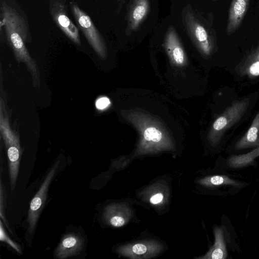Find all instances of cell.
Here are the masks:
<instances>
[{
	"label": "cell",
	"mask_w": 259,
	"mask_h": 259,
	"mask_svg": "<svg viewBox=\"0 0 259 259\" xmlns=\"http://www.w3.org/2000/svg\"><path fill=\"white\" fill-rule=\"evenodd\" d=\"M1 25L4 26L7 41L17 60L27 65L36 85L40 82V75L37 65L25 46L30 37L27 25L24 18L6 2L1 7Z\"/></svg>",
	"instance_id": "1"
},
{
	"label": "cell",
	"mask_w": 259,
	"mask_h": 259,
	"mask_svg": "<svg viewBox=\"0 0 259 259\" xmlns=\"http://www.w3.org/2000/svg\"><path fill=\"white\" fill-rule=\"evenodd\" d=\"M1 106L0 128L7 151L11 189L14 190L18 178L21 157V147L17 136L11 130L8 117L4 116Z\"/></svg>",
	"instance_id": "2"
},
{
	"label": "cell",
	"mask_w": 259,
	"mask_h": 259,
	"mask_svg": "<svg viewBox=\"0 0 259 259\" xmlns=\"http://www.w3.org/2000/svg\"><path fill=\"white\" fill-rule=\"evenodd\" d=\"M249 104V99L247 98L235 101L215 120L210 136L214 145L218 144L224 133L241 119Z\"/></svg>",
	"instance_id": "3"
},
{
	"label": "cell",
	"mask_w": 259,
	"mask_h": 259,
	"mask_svg": "<svg viewBox=\"0 0 259 259\" xmlns=\"http://www.w3.org/2000/svg\"><path fill=\"white\" fill-rule=\"evenodd\" d=\"M70 8L78 27L82 32L89 44L101 58L106 55L105 41L95 27L90 17L74 2L70 3Z\"/></svg>",
	"instance_id": "4"
},
{
	"label": "cell",
	"mask_w": 259,
	"mask_h": 259,
	"mask_svg": "<svg viewBox=\"0 0 259 259\" xmlns=\"http://www.w3.org/2000/svg\"><path fill=\"white\" fill-rule=\"evenodd\" d=\"M58 164L59 161H57L51 167L30 202L27 217L29 233H33L36 227L39 215L45 204L49 186L55 176Z\"/></svg>",
	"instance_id": "5"
},
{
	"label": "cell",
	"mask_w": 259,
	"mask_h": 259,
	"mask_svg": "<svg viewBox=\"0 0 259 259\" xmlns=\"http://www.w3.org/2000/svg\"><path fill=\"white\" fill-rule=\"evenodd\" d=\"M184 18L188 34L201 52L206 56L209 55L213 50L214 41L207 29L189 11Z\"/></svg>",
	"instance_id": "6"
},
{
	"label": "cell",
	"mask_w": 259,
	"mask_h": 259,
	"mask_svg": "<svg viewBox=\"0 0 259 259\" xmlns=\"http://www.w3.org/2000/svg\"><path fill=\"white\" fill-rule=\"evenodd\" d=\"M49 8L52 17L60 29L72 41L80 46L78 29L69 18L64 3L62 0H51Z\"/></svg>",
	"instance_id": "7"
},
{
	"label": "cell",
	"mask_w": 259,
	"mask_h": 259,
	"mask_svg": "<svg viewBox=\"0 0 259 259\" xmlns=\"http://www.w3.org/2000/svg\"><path fill=\"white\" fill-rule=\"evenodd\" d=\"M84 240L79 234L71 233L66 234L55 251V256L64 259L78 254L82 250Z\"/></svg>",
	"instance_id": "8"
},
{
	"label": "cell",
	"mask_w": 259,
	"mask_h": 259,
	"mask_svg": "<svg viewBox=\"0 0 259 259\" xmlns=\"http://www.w3.org/2000/svg\"><path fill=\"white\" fill-rule=\"evenodd\" d=\"M249 0H232L229 10L226 28L227 33L230 35L239 27L247 11Z\"/></svg>",
	"instance_id": "9"
},
{
	"label": "cell",
	"mask_w": 259,
	"mask_h": 259,
	"mask_svg": "<svg viewBox=\"0 0 259 259\" xmlns=\"http://www.w3.org/2000/svg\"><path fill=\"white\" fill-rule=\"evenodd\" d=\"M161 246L159 244L153 242L137 243L123 246L119 248L118 251L123 255L132 258H143L152 256L160 251Z\"/></svg>",
	"instance_id": "10"
},
{
	"label": "cell",
	"mask_w": 259,
	"mask_h": 259,
	"mask_svg": "<svg viewBox=\"0 0 259 259\" xmlns=\"http://www.w3.org/2000/svg\"><path fill=\"white\" fill-rule=\"evenodd\" d=\"M164 47L170 58L178 65H183L185 55L178 34L172 26H170L165 34Z\"/></svg>",
	"instance_id": "11"
},
{
	"label": "cell",
	"mask_w": 259,
	"mask_h": 259,
	"mask_svg": "<svg viewBox=\"0 0 259 259\" xmlns=\"http://www.w3.org/2000/svg\"><path fill=\"white\" fill-rule=\"evenodd\" d=\"M236 72L240 76L250 78L259 76V45L240 63Z\"/></svg>",
	"instance_id": "12"
},
{
	"label": "cell",
	"mask_w": 259,
	"mask_h": 259,
	"mask_svg": "<svg viewBox=\"0 0 259 259\" xmlns=\"http://www.w3.org/2000/svg\"><path fill=\"white\" fill-rule=\"evenodd\" d=\"M149 0H134L128 14V29L136 30L145 19L149 11Z\"/></svg>",
	"instance_id": "13"
},
{
	"label": "cell",
	"mask_w": 259,
	"mask_h": 259,
	"mask_svg": "<svg viewBox=\"0 0 259 259\" xmlns=\"http://www.w3.org/2000/svg\"><path fill=\"white\" fill-rule=\"evenodd\" d=\"M259 147V112L253 119L245 134L237 141L235 148L237 150Z\"/></svg>",
	"instance_id": "14"
},
{
	"label": "cell",
	"mask_w": 259,
	"mask_h": 259,
	"mask_svg": "<svg viewBox=\"0 0 259 259\" xmlns=\"http://www.w3.org/2000/svg\"><path fill=\"white\" fill-rule=\"evenodd\" d=\"M215 241L213 245L209 251L202 258L205 259H226L227 252L224 232L222 228L215 227L214 230Z\"/></svg>",
	"instance_id": "15"
},
{
	"label": "cell",
	"mask_w": 259,
	"mask_h": 259,
	"mask_svg": "<svg viewBox=\"0 0 259 259\" xmlns=\"http://www.w3.org/2000/svg\"><path fill=\"white\" fill-rule=\"evenodd\" d=\"M258 156L259 147L246 154L231 156L228 160V164L233 168L242 167L251 164Z\"/></svg>",
	"instance_id": "16"
},
{
	"label": "cell",
	"mask_w": 259,
	"mask_h": 259,
	"mask_svg": "<svg viewBox=\"0 0 259 259\" xmlns=\"http://www.w3.org/2000/svg\"><path fill=\"white\" fill-rule=\"evenodd\" d=\"M202 183L207 186L231 185L239 187L242 184L238 183L227 176L216 175L207 177L202 180Z\"/></svg>",
	"instance_id": "17"
},
{
	"label": "cell",
	"mask_w": 259,
	"mask_h": 259,
	"mask_svg": "<svg viewBox=\"0 0 259 259\" xmlns=\"http://www.w3.org/2000/svg\"><path fill=\"white\" fill-rule=\"evenodd\" d=\"M162 137L160 131L154 127L147 128L144 133V139L147 142L158 143L161 141Z\"/></svg>",
	"instance_id": "18"
},
{
	"label": "cell",
	"mask_w": 259,
	"mask_h": 259,
	"mask_svg": "<svg viewBox=\"0 0 259 259\" xmlns=\"http://www.w3.org/2000/svg\"><path fill=\"white\" fill-rule=\"evenodd\" d=\"M0 240L1 241L4 242L9 244L11 247L15 249L17 252L21 253V248L20 246L13 241L7 235L3 226L2 220L0 221Z\"/></svg>",
	"instance_id": "19"
},
{
	"label": "cell",
	"mask_w": 259,
	"mask_h": 259,
	"mask_svg": "<svg viewBox=\"0 0 259 259\" xmlns=\"http://www.w3.org/2000/svg\"><path fill=\"white\" fill-rule=\"evenodd\" d=\"M1 197H0V215L1 218L3 220V222L4 223L6 227L10 229L9 226L8 224V222L7 221L6 218L5 217V194L4 191V187H3V185L2 181H1Z\"/></svg>",
	"instance_id": "20"
},
{
	"label": "cell",
	"mask_w": 259,
	"mask_h": 259,
	"mask_svg": "<svg viewBox=\"0 0 259 259\" xmlns=\"http://www.w3.org/2000/svg\"><path fill=\"white\" fill-rule=\"evenodd\" d=\"M104 218L113 227H120L125 224L124 219L120 215H111Z\"/></svg>",
	"instance_id": "21"
},
{
	"label": "cell",
	"mask_w": 259,
	"mask_h": 259,
	"mask_svg": "<svg viewBox=\"0 0 259 259\" xmlns=\"http://www.w3.org/2000/svg\"><path fill=\"white\" fill-rule=\"evenodd\" d=\"M110 102L108 98L102 97L98 99L96 102V106L99 110H103L106 108Z\"/></svg>",
	"instance_id": "22"
},
{
	"label": "cell",
	"mask_w": 259,
	"mask_h": 259,
	"mask_svg": "<svg viewBox=\"0 0 259 259\" xmlns=\"http://www.w3.org/2000/svg\"><path fill=\"white\" fill-rule=\"evenodd\" d=\"M163 195L161 193H157L154 195L150 198V202L152 204H155L160 203L163 199Z\"/></svg>",
	"instance_id": "23"
},
{
	"label": "cell",
	"mask_w": 259,
	"mask_h": 259,
	"mask_svg": "<svg viewBox=\"0 0 259 259\" xmlns=\"http://www.w3.org/2000/svg\"><path fill=\"white\" fill-rule=\"evenodd\" d=\"M212 1H218V0H212Z\"/></svg>",
	"instance_id": "24"
}]
</instances>
